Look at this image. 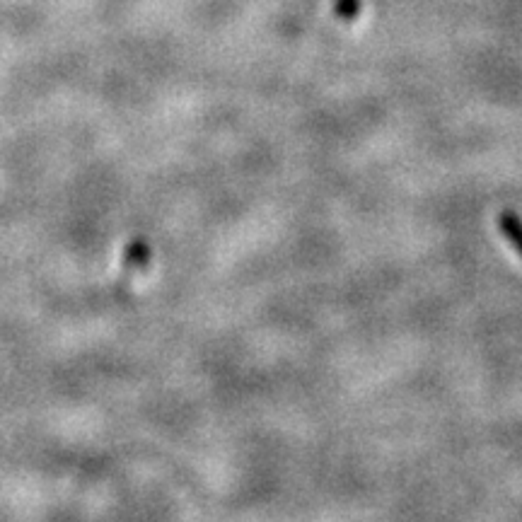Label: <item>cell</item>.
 Returning <instances> with one entry per match:
<instances>
[{"label": "cell", "mask_w": 522, "mask_h": 522, "mask_svg": "<svg viewBox=\"0 0 522 522\" xmlns=\"http://www.w3.org/2000/svg\"><path fill=\"white\" fill-rule=\"evenodd\" d=\"M150 264V247L145 242L136 240L126 247L124 252V266L129 271H143Z\"/></svg>", "instance_id": "cell-1"}, {"label": "cell", "mask_w": 522, "mask_h": 522, "mask_svg": "<svg viewBox=\"0 0 522 522\" xmlns=\"http://www.w3.org/2000/svg\"><path fill=\"white\" fill-rule=\"evenodd\" d=\"M498 225H501L503 235L508 237L510 245L515 247V252L522 257V220L515 216V213H501V218H498Z\"/></svg>", "instance_id": "cell-2"}]
</instances>
